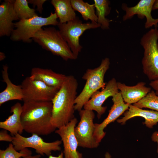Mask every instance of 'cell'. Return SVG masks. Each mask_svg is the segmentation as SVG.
I'll return each instance as SVG.
<instances>
[{"instance_id":"18","label":"cell","mask_w":158,"mask_h":158,"mask_svg":"<svg viewBox=\"0 0 158 158\" xmlns=\"http://www.w3.org/2000/svg\"><path fill=\"white\" fill-rule=\"evenodd\" d=\"M122 118L117 120V122L121 124H124L128 120L134 117H143L145 119L143 123L150 128L158 123V112L153 110L143 109L137 107L132 104H129L128 110L124 113Z\"/></svg>"},{"instance_id":"31","label":"cell","mask_w":158,"mask_h":158,"mask_svg":"<svg viewBox=\"0 0 158 158\" xmlns=\"http://www.w3.org/2000/svg\"><path fill=\"white\" fill-rule=\"evenodd\" d=\"M41 155L38 154L35 155H29L24 157H20V158H40Z\"/></svg>"},{"instance_id":"10","label":"cell","mask_w":158,"mask_h":158,"mask_svg":"<svg viewBox=\"0 0 158 158\" xmlns=\"http://www.w3.org/2000/svg\"><path fill=\"white\" fill-rule=\"evenodd\" d=\"M23 101H51L59 90L49 86L43 82L26 77L22 82Z\"/></svg>"},{"instance_id":"6","label":"cell","mask_w":158,"mask_h":158,"mask_svg":"<svg viewBox=\"0 0 158 158\" xmlns=\"http://www.w3.org/2000/svg\"><path fill=\"white\" fill-rule=\"evenodd\" d=\"M157 27L151 29L141 37L144 49L142 60L143 72L151 81L158 80V45Z\"/></svg>"},{"instance_id":"23","label":"cell","mask_w":158,"mask_h":158,"mask_svg":"<svg viewBox=\"0 0 158 158\" xmlns=\"http://www.w3.org/2000/svg\"><path fill=\"white\" fill-rule=\"evenodd\" d=\"M72 6L75 11L81 14L83 19L97 22V17L95 13L94 4H90L82 0H71Z\"/></svg>"},{"instance_id":"12","label":"cell","mask_w":158,"mask_h":158,"mask_svg":"<svg viewBox=\"0 0 158 158\" xmlns=\"http://www.w3.org/2000/svg\"><path fill=\"white\" fill-rule=\"evenodd\" d=\"M117 83L114 78L111 79L101 91L98 90L92 95L84 106L83 109L95 111L97 117L99 118L107 108V107L102 106L104 102L108 98L112 97L119 92Z\"/></svg>"},{"instance_id":"25","label":"cell","mask_w":158,"mask_h":158,"mask_svg":"<svg viewBox=\"0 0 158 158\" xmlns=\"http://www.w3.org/2000/svg\"><path fill=\"white\" fill-rule=\"evenodd\" d=\"M133 105L140 108H147L158 112V95L155 91L151 90L146 96Z\"/></svg>"},{"instance_id":"8","label":"cell","mask_w":158,"mask_h":158,"mask_svg":"<svg viewBox=\"0 0 158 158\" xmlns=\"http://www.w3.org/2000/svg\"><path fill=\"white\" fill-rule=\"evenodd\" d=\"M80 120L75 128L74 132L78 146L83 148H96L99 144L94 136L95 114L93 111L82 109L79 111Z\"/></svg>"},{"instance_id":"19","label":"cell","mask_w":158,"mask_h":158,"mask_svg":"<svg viewBox=\"0 0 158 158\" xmlns=\"http://www.w3.org/2000/svg\"><path fill=\"white\" fill-rule=\"evenodd\" d=\"M8 67L7 65H3L1 71L2 81L6 85V88L0 93V106L11 100H23V95L21 85L13 84L10 79L8 72Z\"/></svg>"},{"instance_id":"5","label":"cell","mask_w":158,"mask_h":158,"mask_svg":"<svg viewBox=\"0 0 158 158\" xmlns=\"http://www.w3.org/2000/svg\"><path fill=\"white\" fill-rule=\"evenodd\" d=\"M56 13H51L47 17L37 15L27 19L20 20L14 23V28L10 36V39L15 42L30 43L34 35L44 26L57 25L59 22Z\"/></svg>"},{"instance_id":"35","label":"cell","mask_w":158,"mask_h":158,"mask_svg":"<svg viewBox=\"0 0 158 158\" xmlns=\"http://www.w3.org/2000/svg\"><path fill=\"white\" fill-rule=\"evenodd\" d=\"M104 158H111V157L109 152H107L104 154Z\"/></svg>"},{"instance_id":"36","label":"cell","mask_w":158,"mask_h":158,"mask_svg":"<svg viewBox=\"0 0 158 158\" xmlns=\"http://www.w3.org/2000/svg\"><path fill=\"white\" fill-rule=\"evenodd\" d=\"M157 37H158V43H157V44H158V29H157Z\"/></svg>"},{"instance_id":"14","label":"cell","mask_w":158,"mask_h":158,"mask_svg":"<svg viewBox=\"0 0 158 158\" xmlns=\"http://www.w3.org/2000/svg\"><path fill=\"white\" fill-rule=\"evenodd\" d=\"M155 1V0H140L136 5L131 7H128L126 4H122V9L126 13L123 17V20L131 19L136 15L140 19L146 18V21L145 25V28H148L153 26L157 27L158 18H154L151 14Z\"/></svg>"},{"instance_id":"2","label":"cell","mask_w":158,"mask_h":158,"mask_svg":"<svg viewBox=\"0 0 158 158\" xmlns=\"http://www.w3.org/2000/svg\"><path fill=\"white\" fill-rule=\"evenodd\" d=\"M78 83L73 75L67 76L51 102V123L56 129L66 125L75 118V100Z\"/></svg>"},{"instance_id":"16","label":"cell","mask_w":158,"mask_h":158,"mask_svg":"<svg viewBox=\"0 0 158 158\" xmlns=\"http://www.w3.org/2000/svg\"><path fill=\"white\" fill-rule=\"evenodd\" d=\"M117 85L124 102L129 104L138 102L151 91V88L146 86V83L143 82L133 86H128L119 82H118Z\"/></svg>"},{"instance_id":"21","label":"cell","mask_w":158,"mask_h":158,"mask_svg":"<svg viewBox=\"0 0 158 158\" xmlns=\"http://www.w3.org/2000/svg\"><path fill=\"white\" fill-rule=\"evenodd\" d=\"M51 2L55 8L60 23H66L77 17L70 0H52Z\"/></svg>"},{"instance_id":"30","label":"cell","mask_w":158,"mask_h":158,"mask_svg":"<svg viewBox=\"0 0 158 158\" xmlns=\"http://www.w3.org/2000/svg\"><path fill=\"white\" fill-rule=\"evenodd\" d=\"M152 140V141L157 142V150L158 153V131H155L154 132L151 136Z\"/></svg>"},{"instance_id":"13","label":"cell","mask_w":158,"mask_h":158,"mask_svg":"<svg viewBox=\"0 0 158 158\" xmlns=\"http://www.w3.org/2000/svg\"><path fill=\"white\" fill-rule=\"evenodd\" d=\"M112 97L113 104L107 118L100 123H95L94 133L96 141L99 144L106 135L104 129L107 126L114 121L122 114L128 110L129 104L124 102L120 92Z\"/></svg>"},{"instance_id":"24","label":"cell","mask_w":158,"mask_h":158,"mask_svg":"<svg viewBox=\"0 0 158 158\" xmlns=\"http://www.w3.org/2000/svg\"><path fill=\"white\" fill-rule=\"evenodd\" d=\"M28 4L27 0L14 1V9L19 20L29 19L37 15L34 8H30Z\"/></svg>"},{"instance_id":"9","label":"cell","mask_w":158,"mask_h":158,"mask_svg":"<svg viewBox=\"0 0 158 158\" xmlns=\"http://www.w3.org/2000/svg\"><path fill=\"white\" fill-rule=\"evenodd\" d=\"M13 138L11 143L18 151L28 147L34 149L38 154L42 156L45 154L49 156L51 155L52 151H59L61 149V140L47 142L36 134H32L31 136L26 137L18 133L13 136Z\"/></svg>"},{"instance_id":"3","label":"cell","mask_w":158,"mask_h":158,"mask_svg":"<svg viewBox=\"0 0 158 158\" xmlns=\"http://www.w3.org/2000/svg\"><path fill=\"white\" fill-rule=\"evenodd\" d=\"M110 65L109 58L106 57L102 60L98 67L86 70L82 77L86 82L82 91L75 99V110L79 111L82 110L95 92L105 87L106 84L104 81V77Z\"/></svg>"},{"instance_id":"20","label":"cell","mask_w":158,"mask_h":158,"mask_svg":"<svg viewBox=\"0 0 158 158\" xmlns=\"http://www.w3.org/2000/svg\"><path fill=\"white\" fill-rule=\"evenodd\" d=\"M22 105L17 102L11 107V115L4 121L0 122V128L9 131L13 136L17 134H21L24 130L21 121Z\"/></svg>"},{"instance_id":"4","label":"cell","mask_w":158,"mask_h":158,"mask_svg":"<svg viewBox=\"0 0 158 158\" xmlns=\"http://www.w3.org/2000/svg\"><path fill=\"white\" fill-rule=\"evenodd\" d=\"M32 40L43 49L65 61L77 59L59 30L54 27L42 28L34 35Z\"/></svg>"},{"instance_id":"28","label":"cell","mask_w":158,"mask_h":158,"mask_svg":"<svg viewBox=\"0 0 158 158\" xmlns=\"http://www.w3.org/2000/svg\"><path fill=\"white\" fill-rule=\"evenodd\" d=\"M13 137L8 133L7 130L4 129L0 132V141L12 142Z\"/></svg>"},{"instance_id":"27","label":"cell","mask_w":158,"mask_h":158,"mask_svg":"<svg viewBox=\"0 0 158 158\" xmlns=\"http://www.w3.org/2000/svg\"><path fill=\"white\" fill-rule=\"evenodd\" d=\"M29 3L32 4L33 7L37 6V10L40 13H42L43 10V5L46 0H29Z\"/></svg>"},{"instance_id":"26","label":"cell","mask_w":158,"mask_h":158,"mask_svg":"<svg viewBox=\"0 0 158 158\" xmlns=\"http://www.w3.org/2000/svg\"><path fill=\"white\" fill-rule=\"evenodd\" d=\"M32 153L27 148L18 152L11 143L5 150H0V158H20L31 155Z\"/></svg>"},{"instance_id":"22","label":"cell","mask_w":158,"mask_h":158,"mask_svg":"<svg viewBox=\"0 0 158 158\" xmlns=\"http://www.w3.org/2000/svg\"><path fill=\"white\" fill-rule=\"evenodd\" d=\"M94 5L97 17V22L101 25L102 30L109 28L111 20L106 18L110 13L111 8L109 6L110 1L108 0H94Z\"/></svg>"},{"instance_id":"1","label":"cell","mask_w":158,"mask_h":158,"mask_svg":"<svg viewBox=\"0 0 158 158\" xmlns=\"http://www.w3.org/2000/svg\"><path fill=\"white\" fill-rule=\"evenodd\" d=\"M23 102L21 118L24 130L39 135H47L56 130V128L51 123V102Z\"/></svg>"},{"instance_id":"34","label":"cell","mask_w":158,"mask_h":158,"mask_svg":"<svg viewBox=\"0 0 158 158\" xmlns=\"http://www.w3.org/2000/svg\"><path fill=\"white\" fill-rule=\"evenodd\" d=\"M6 56L5 54L3 52H0V61H2L4 59L6 58Z\"/></svg>"},{"instance_id":"11","label":"cell","mask_w":158,"mask_h":158,"mask_svg":"<svg viewBox=\"0 0 158 158\" xmlns=\"http://www.w3.org/2000/svg\"><path fill=\"white\" fill-rule=\"evenodd\" d=\"M78 122L74 118L66 125L57 129L55 133L60 137L64 150V158H83V155L78 150V142L74 130Z\"/></svg>"},{"instance_id":"17","label":"cell","mask_w":158,"mask_h":158,"mask_svg":"<svg viewBox=\"0 0 158 158\" xmlns=\"http://www.w3.org/2000/svg\"><path fill=\"white\" fill-rule=\"evenodd\" d=\"M30 76L33 79L41 81L59 90L67 76L56 73L51 69L34 67L31 69Z\"/></svg>"},{"instance_id":"15","label":"cell","mask_w":158,"mask_h":158,"mask_svg":"<svg viewBox=\"0 0 158 158\" xmlns=\"http://www.w3.org/2000/svg\"><path fill=\"white\" fill-rule=\"evenodd\" d=\"M14 0H4L0 5V36H10L14 29L13 22L19 20L14 8Z\"/></svg>"},{"instance_id":"33","label":"cell","mask_w":158,"mask_h":158,"mask_svg":"<svg viewBox=\"0 0 158 158\" xmlns=\"http://www.w3.org/2000/svg\"><path fill=\"white\" fill-rule=\"evenodd\" d=\"M156 9H158V0H155L152 7V10Z\"/></svg>"},{"instance_id":"7","label":"cell","mask_w":158,"mask_h":158,"mask_svg":"<svg viewBox=\"0 0 158 158\" xmlns=\"http://www.w3.org/2000/svg\"><path fill=\"white\" fill-rule=\"evenodd\" d=\"M57 26L61 36L77 58L82 48L79 43L80 36L87 30L101 27L99 24L95 22L83 23L77 17L66 23H61L59 22Z\"/></svg>"},{"instance_id":"29","label":"cell","mask_w":158,"mask_h":158,"mask_svg":"<svg viewBox=\"0 0 158 158\" xmlns=\"http://www.w3.org/2000/svg\"><path fill=\"white\" fill-rule=\"evenodd\" d=\"M149 85L155 90L156 94L158 95V80L151 81Z\"/></svg>"},{"instance_id":"32","label":"cell","mask_w":158,"mask_h":158,"mask_svg":"<svg viewBox=\"0 0 158 158\" xmlns=\"http://www.w3.org/2000/svg\"><path fill=\"white\" fill-rule=\"evenodd\" d=\"M63 156V152H61L58 156H54L50 155L49 156L48 158H64Z\"/></svg>"}]
</instances>
